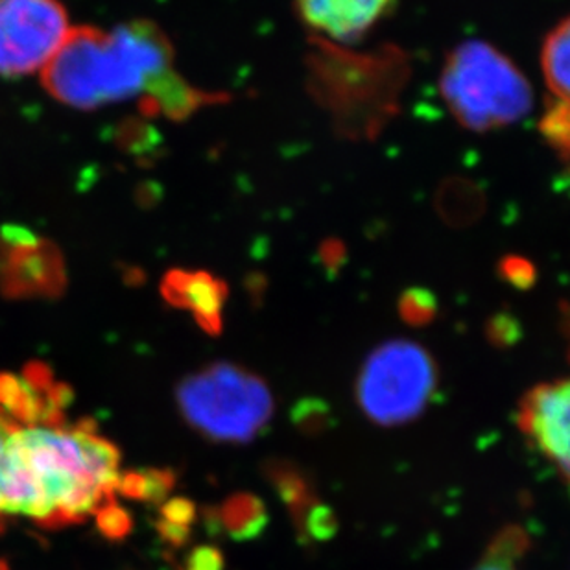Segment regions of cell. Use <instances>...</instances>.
Listing matches in <instances>:
<instances>
[{"instance_id": "obj_6", "label": "cell", "mask_w": 570, "mask_h": 570, "mask_svg": "<svg viewBox=\"0 0 570 570\" xmlns=\"http://www.w3.org/2000/svg\"><path fill=\"white\" fill-rule=\"evenodd\" d=\"M67 32L58 0H0V75L19 78L43 69Z\"/></svg>"}, {"instance_id": "obj_14", "label": "cell", "mask_w": 570, "mask_h": 570, "mask_svg": "<svg viewBox=\"0 0 570 570\" xmlns=\"http://www.w3.org/2000/svg\"><path fill=\"white\" fill-rule=\"evenodd\" d=\"M291 423L303 436H322L333 426V410L322 397H303L292 406Z\"/></svg>"}, {"instance_id": "obj_7", "label": "cell", "mask_w": 570, "mask_h": 570, "mask_svg": "<svg viewBox=\"0 0 570 570\" xmlns=\"http://www.w3.org/2000/svg\"><path fill=\"white\" fill-rule=\"evenodd\" d=\"M569 381L544 382L522 397L517 426L569 480Z\"/></svg>"}, {"instance_id": "obj_25", "label": "cell", "mask_w": 570, "mask_h": 570, "mask_svg": "<svg viewBox=\"0 0 570 570\" xmlns=\"http://www.w3.org/2000/svg\"><path fill=\"white\" fill-rule=\"evenodd\" d=\"M474 570H517V561L508 560V558H502V556L485 550L482 561Z\"/></svg>"}, {"instance_id": "obj_5", "label": "cell", "mask_w": 570, "mask_h": 570, "mask_svg": "<svg viewBox=\"0 0 570 570\" xmlns=\"http://www.w3.org/2000/svg\"><path fill=\"white\" fill-rule=\"evenodd\" d=\"M436 387L431 353L409 340H392L367 356L356 381V401L373 423L397 426L420 417Z\"/></svg>"}, {"instance_id": "obj_8", "label": "cell", "mask_w": 570, "mask_h": 570, "mask_svg": "<svg viewBox=\"0 0 570 570\" xmlns=\"http://www.w3.org/2000/svg\"><path fill=\"white\" fill-rule=\"evenodd\" d=\"M0 285L11 297L55 296L63 291V264L41 238L10 229L0 246Z\"/></svg>"}, {"instance_id": "obj_23", "label": "cell", "mask_w": 570, "mask_h": 570, "mask_svg": "<svg viewBox=\"0 0 570 570\" xmlns=\"http://www.w3.org/2000/svg\"><path fill=\"white\" fill-rule=\"evenodd\" d=\"M157 530H159V535H161L163 541L174 547V549L184 547L190 539V527L174 524V522L165 521V519L157 522Z\"/></svg>"}, {"instance_id": "obj_2", "label": "cell", "mask_w": 570, "mask_h": 570, "mask_svg": "<svg viewBox=\"0 0 570 570\" xmlns=\"http://www.w3.org/2000/svg\"><path fill=\"white\" fill-rule=\"evenodd\" d=\"M173 43L151 22H129L114 32L69 28L43 67V86L67 106L95 109L128 98L146 100L173 72Z\"/></svg>"}, {"instance_id": "obj_19", "label": "cell", "mask_w": 570, "mask_h": 570, "mask_svg": "<svg viewBox=\"0 0 570 570\" xmlns=\"http://www.w3.org/2000/svg\"><path fill=\"white\" fill-rule=\"evenodd\" d=\"M499 275L517 291H530L538 281V269L528 258L508 255L499 263Z\"/></svg>"}, {"instance_id": "obj_10", "label": "cell", "mask_w": 570, "mask_h": 570, "mask_svg": "<svg viewBox=\"0 0 570 570\" xmlns=\"http://www.w3.org/2000/svg\"><path fill=\"white\" fill-rule=\"evenodd\" d=\"M163 297L173 307L184 308L193 314L202 331L218 336L224 328V307L229 288L224 281L209 272L173 269L165 275L161 285Z\"/></svg>"}, {"instance_id": "obj_11", "label": "cell", "mask_w": 570, "mask_h": 570, "mask_svg": "<svg viewBox=\"0 0 570 570\" xmlns=\"http://www.w3.org/2000/svg\"><path fill=\"white\" fill-rule=\"evenodd\" d=\"M263 473L269 484L274 485V490L277 491V495L291 513L297 538L305 544V539H303L305 517H307L308 510L320 501L316 490H314L313 480L308 479V474L297 468L296 463L277 460V458L264 463Z\"/></svg>"}, {"instance_id": "obj_20", "label": "cell", "mask_w": 570, "mask_h": 570, "mask_svg": "<svg viewBox=\"0 0 570 570\" xmlns=\"http://www.w3.org/2000/svg\"><path fill=\"white\" fill-rule=\"evenodd\" d=\"M226 569V558L215 544H199L190 550L185 558L181 570H224Z\"/></svg>"}, {"instance_id": "obj_3", "label": "cell", "mask_w": 570, "mask_h": 570, "mask_svg": "<svg viewBox=\"0 0 570 570\" xmlns=\"http://www.w3.org/2000/svg\"><path fill=\"white\" fill-rule=\"evenodd\" d=\"M440 89L458 122L471 131L515 125L532 111L530 81L510 58L484 41H468L452 50Z\"/></svg>"}, {"instance_id": "obj_12", "label": "cell", "mask_w": 570, "mask_h": 570, "mask_svg": "<svg viewBox=\"0 0 570 570\" xmlns=\"http://www.w3.org/2000/svg\"><path fill=\"white\" fill-rule=\"evenodd\" d=\"M218 511V524L224 532L238 543L254 541L268 527V510L254 493H235Z\"/></svg>"}, {"instance_id": "obj_22", "label": "cell", "mask_w": 570, "mask_h": 570, "mask_svg": "<svg viewBox=\"0 0 570 570\" xmlns=\"http://www.w3.org/2000/svg\"><path fill=\"white\" fill-rule=\"evenodd\" d=\"M161 515L165 521L189 527L190 522L196 519V507L187 499H173L161 508Z\"/></svg>"}, {"instance_id": "obj_13", "label": "cell", "mask_w": 570, "mask_h": 570, "mask_svg": "<svg viewBox=\"0 0 570 570\" xmlns=\"http://www.w3.org/2000/svg\"><path fill=\"white\" fill-rule=\"evenodd\" d=\"M569 49L570 22L569 19H563L547 36L541 52L544 80L558 100H569Z\"/></svg>"}, {"instance_id": "obj_26", "label": "cell", "mask_w": 570, "mask_h": 570, "mask_svg": "<svg viewBox=\"0 0 570 570\" xmlns=\"http://www.w3.org/2000/svg\"><path fill=\"white\" fill-rule=\"evenodd\" d=\"M13 426L17 425H13L11 421L6 420L4 415L0 414V458H2V451H4L6 438H8ZM0 517H2V513H0Z\"/></svg>"}, {"instance_id": "obj_16", "label": "cell", "mask_w": 570, "mask_h": 570, "mask_svg": "<svg viewBox=\"0 0 570 570\" xmlns=\"http://www.w3.org/2000/svg\"><path fill=\"white\" fill-rule=\"evenodd\" d=\"M399 316L412 327H425L438 316V299L426 288H409L399 299Z\"/></svg>"}, {"instance_id": "obj_21", "label": "cell", "mask_w": 570, "mask_h": 570, "mask_svg": "<svg viewBox=\"0 0 570 570\" xmlns=\"http://www.w3.org/2000/svg\"><path fill=\"white\" fill-rule=\"evenodd\" d=\"M176 485V476L173 471L165 469H151L146 471V501L161 502Z\"/></svg>"}, {"instance_id": "obj_18", "label": "cell", "mask_w": 570, "mask_h": 570, "mask_svg": "<svg viewBox=\"0 0 570 570\" xmlns=\"http://www.w3.org/2000/svg\"><path fill=\"white\" fill-rule=\"evenodd\" d=\"M485 338L499 350H508L522 338V325L510 313H499L485 323Z\"/></svg>"}, {"instance_id": "obj_17", "label": "cell", "mask_w": 570, "mask_h": 570, "mask_svg": "<svg viewBox=\"0 0 570 570\" xmlns=\"http://www.w3.org/2000/svg\"><path fill=\"white\" fill-rule=\"evenodd\" d=\"M338 517L334 513L333 508L317 501L307 517H305V524H303V539H305V547L317 541V543H327L334 535L338 533Z\"/></svg>"}, {"instance_id": "obj_4", "label": "cell", "mask_w": 570, "mask_h": 570, "mask_svg": "<svg viewBox=\"0 0 570 570\" xmlns=\"http://www.w3.org/2000/svg\"><path fill=\"white\" fill-rule=\"evenodd\" d=\"M176 401L185 421L210 442H254L274 415L268 384L229 362L189 375L176 390Z\"/></svg>"}, {"instance_id": "obj_24", "label": "cell", "mask_w": 570, "mask_h": 570, "mask_svg": "<svg viewBox=\"0 0 570 570\" xmlns=\"http://www.w3.org/2000/svg\"><path fill=\"white\" fill-rule=\"evenodd\" d=\"M322 257L325 261V266L338 268L340 264L344 263L345 248L338 240H328L323 244Z\"/></svg>"}, {"instance_id": "obj_15", "label": "cell", "mask_w": 570, "mask_h": 570, "mask_svg": "<svg viewBox=\"0 0 570 570\" xmlns=\"http://www.w3.org/2000/svg\"><path fill=\"white\" fill-rule=\"evenodd\" d=\"M569 100L556 98L539 122V131L543 135L544 140L560 151L563 161H567V157H569Z\"/></svg>"}, {"instance_id": "obj_1", "label": "cell", "mask_w": 570, "mask_h": 570, "mask_svg": "<svg viewBox=\"0 0 570 570\" xmlns=\"http://www.w3.org/2000/svg\"><path fill=\"white\" fill-rule=\"evenodd\" d=\"M120 452L97 426H13L0 458V513L61 528L117 507Z\"/></svg>"}, {"instance_id": "obj_9", "label": "cell", "mask_w": 570, "mask_h": 570, "mask_svg": "<svg viewBox=\"0 0 570 570\" xmlns=\"http://www.w3.org/2000/svg\"><path fill=\"white\" fill-rule=\"evenodd\" d=\"M303 21L340 43H355L395 0H294Z\"/></svg>"}]
</instances>
